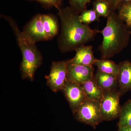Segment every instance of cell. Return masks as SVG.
Masks as SVG:
<instances>
[{"instance_id":"1","label":"cell","mask_w":131,"mask_h":131,"mask_svg":"<svg viewBox=\"0 0 131 131\" xmlns=\"http://www.w3.org/2000/svg\"><path fill=\"white\" fill-rule=\"evenodd\" d=\"M61 23L59 38V49L63 52L72 51L93 40L100 31L83 24L78 13L70 7L58 9Z\"/></svg>"},{"instance_id":"2","label":"cell","mask_w":131,"mask_h":131,"mask_svg":"<svg viewBox=\"0 0 131 131\" xmlns=\"http://www.w3.org/2000/svg\"><path fill=\"white\" fill-rule=\"evenodd\" d=\"M100 33L103 40L98 50L102 59H108L118 54L127 46L131 32L115 11L107 17L106 25Z\"/></svg>"},{"instance_id":"3","label":"cell","mask_w":131,"mask_h":131,"mask_svg":"<svg viewBox=\"0 0 131 131\" xmlns=\"http://www.w3.org/2000/svg\"><path fill=\"white\" fill-rule=\"evenodd\" d=\"M11 26L21 50L22 60L20 64L22 77L32 81L35 71L42 63V56L35 43L31 41L25 34L19 29L12 18L2 15Z\"/></svg>"},{"instance_id":"4","label":"cell","mask_w":131,"mask_h":131,"mask_svg":"<svg viewBox=\"0 0 131 131\" xmlns=\"http://www.w3.org/2000/svg\"><path fill=\"white\" fill-rule=\"evenodd\" d=\"M74 114L78 121L94 127L103 121L100 102L87 99L80 105Z\"/></svg>"},{"instance_id":"5","label":"cell","mask_w":131,"mask_h":131,"mask_svg":"<svg viewBox=\"0 0 131 131\" xmlns=\"http://www.w3.org/2000/svg\"><path fill=\"white\" fill-rule=\"evenodd\" d=\"M70 59L52 62L50 74L47 78V84L52 91L62 90L67 81L68 66Z\"/></svg>"},{"instance_id":"6","label":"cell","mask_w":131,"mask_h":131,"mask_svg":"<svg viewBox=\"0 0 131 131\" xmlns=\"http://www.w3.org/2000/svg\"><path fill=\"white\" fill-rule=\"evenodd\" d=\"M120 93L115 90L105 91L100 102L102 117L103 121H111L119 115Z\"/></svg>"},{"instance_id":"7","label":"cell","mask_w":131,"mask_h":131,"mask_svg":"<svg viewBox=\"0 0 131 131\" xmlns=\"http://www.w3.org/2000/svg\"><path fill=\"white\" fill-rule=\"evenodd\" d=\"M27 38L33 43L50 40L45 31L42 15L34 16L25 27L23 31Z\"/></svg>"},{"instance_id":"8","label":"cell","mask_w":131,"mask_h":131,"mask_svg":"<svg viewBox=\"0 0 131 131\" xmlns=\"http://www.w3.org/2000/svg\"><path fill=\"white\" fill-rule=\"evenodd\" d=\"M74 114L86 97L81 85L67 81L62 90Z\"/></svg>"},{"instance_id":"9","label":"cell","mask_w":131,"mask_h":131,"mask_svg":"<svg viewBox=\"0 0 131 131\" xmlns=\"http://www.w3.org/2000/svg\"><path fill=\"white\" fill-rule=\"evenodd\" d=\"M93 69L91 66L71 64L68 66L67 81L76 84H83L93 78Z\"/></svg>"},{"instance_id":"10","label":"cell","mask_w":131,"mask_h":131,"mask_svg":"<svg viewBox=\"0 0 131 131\" xmlns=\"http://www.w3.org/2000/svg\"><path fill=\"white\" fill-rule=\"evenodd\" d=\"M93 48L91 45H84L78 48L74 57L70 59V64L92 66L97 59L94 57Z\"/></svg>"},{"instance_id":"11","label":"cell","mask_w":131,"mask_h":131,"mask_svg":"<svg viewBox=\"0 0 131 131\" xmlns=\"http://www.w3.org/2000/svg\"><path fill=\"white\" fill-rule=\"evenodd\" d=\"M94 79L98 86L104 92L115 90L118 86L117 76L103 73L98 70Z\"/></svg>"},{"instance_id":"12","label":"cell","mask_w":131,"mask_h":131,"mask_svg":"<svg viewBox=\"0 0 131 131\" xmlns=\"http://www.w3.org/2000/svg\"><path fill=\"white\" fill-rule=\"evenodd\" d=\"M117 76L118 84L121 89L126 91L131 89V63L128 61L121 62Z\"/></svg>"},{"instance_id":"13","label":"cell","mask_w":131,"mask_h":131,"mask_svg":"<svg viewBox=\"0 0 131 131\" xmlns=\"http://www.w3.org/2000/svg\"><path fill=\"white\" fill-rule=\"evenodd\" d=\"M87 100L100 102L104 91L98 86L95 81L94 77L92 80L81 84Z\"/></svg>"},{"instance_id":"14","label":"cell","mask_w":131,"mask_h":131,"mask_svg":"<svg viewBox=\"0 0 131 131\" xmlns=\"http://www.w3.org/2000/svg\"><path fill=\"white\" fill-rule=\"evenodd\" d=\"M98 70L103 73L118 76L119 72V65L108 59H97L94 63Z\"/></svg>"},{"instance_id":"15","label":"cell","mask_w":131,"mask_h":131,"mask_svg":"<svg viewBox=\"0 0 131 131\" xmlns=\"http://www.w3.org/2000/svg\"><path fill=\"white\" fill-rule=\"evenodd\" d=\"M42 19L45 31L50 39L58 32V26L54 16L50 15H42Z\"/></svg>"},{"instance_id":"16","label":"cell","mask_w":131,"mask_h":131,"mask_svg":"<svg viewBox=\"0 0 131 131\" xmlns=\"http://www.w3.org/2000/svg\"><path fill=\"white\" fill-rule=\"evenodd\" d=\"M118 127H131V101L126 103L121 109Z\"/></svg>"},{"instance_id":"17","label":"cell","mask_w":131,"mask_h":131,"mask_svg":"<svg viewBox=\"0 0 131 131\" xmlns=\"http://www.w3.org/2000/svg\"><path fill=\"white\" fill-rule=\"evenodd\" d=\"M118 14L128 28H131V2L123 3L118 7Z\"/></svg>"},{"instance_id":"18","label":"cell","mask_w":131,"mask_h":131,"mask_svg":"<svg viewBox=\"0 0 131 131\" xmlns=\"http://www.w3.org/2000/svg\"><path fill=\"white\" fill-rule=\"evenodd\" d=\"M100 17H107L112 10L108 3L102 0H95L93 3V8Z\"/></svg>"},{"instance_id":"19","label":"cell","mask_w":131,"mask_h":131,"mask_svg":"<svg viewBox=\"0 0 131 131\" xmlns=\"http://www.w3.org/2000/svg\"><path fill=\"white\" fill-rule=\"evenodd\" d=\"M100 16L93 9H86L80 14V19L83 24H89L96 21L100 20Z\"/></svg>"},{"instance_id":"20","label":"cell","mask_w":131,"mask_h":131,"mask_svg":"<svg viewBox=\"0 0 131 131\" xmlns=\"http://www.w3.org/2000/svg\"><path fill=\"white\" fill-rule=\"evenodd\" d=\"M70 7L79 14L87 9V5L91 0H68Z\"/></svg>"},{"instance_id":"21","label":"cell","mask_w":131,"mask_h":131,"mask_svg":"<svg viewBox=\"0 0 131 131\" xmlns=\"http://www.w3.org/2000/svg\"><path fill=\"white\" fill-rule=\"evenodd\" d=\"M34 1L40 3L43 6L46 7H54L58 9L61 8L62 0H30Z\"/></svg>"},{"instance_id":"22","label":"cell","mask_w":131,"mask_h":131,"mask_svg":"<svg viewBox=\"0 0 131 131\" xmlns=\"http://www.w3.org/2000/svg\"><path fill=\"white\" fill-rule=\"evenodd\" d=\"M107 2L112 11H115L121 3V0H102Z\"/></svg>"},{"instance_id":"23","label":"cell","mask_w":131,"mask_h":131,"mask_svg":"<svg viewBox=\"0 0 131 131\" xmlns=\"http://www.w3.org/2000/svg\"><path fill=\"white\" fill-rule=\"evenodd\" d=\"M118 131H131V127L125 126L119 127Z\"/></svg>"},{"instance_id":"24","label":"cell","mask_w":131,"mask_h":131,"mask_svg":"<svg viewBox=\"0 0 131 131\" xmlns=\"http://www.w3.org/2000/svg\"><path fill=\"white\" fill-rule=\"evenodd\" d=\"M131 2V0H121V3H123Z\"/></svg>"},{"instance_id":"25","label":"cell","mask_w":131,"mask_h":131,"mask_svg":"<svg viewBox=\"0 0 131 131\" xmlns=\"http://www.w3.org/2000/svg\"><path fill=\"white\" fill-rule=\"evenodd\" d=\"M130 32H131V31H130Z\"/></svg>"}]
</instances>
